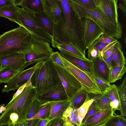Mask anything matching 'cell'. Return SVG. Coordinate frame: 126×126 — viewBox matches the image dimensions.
Masks as SVG:
<instances>
[{
    "mask_svg": "<svg viewBox=\"0 0 126 126\" xmlns=\"http://www.w3.org/2000/svg\"><path fill=\"white\" fill-rule=\"evenodd\" d=\"M15 5L34 13H44L42 0H14Z\"/></svg>",
    "mask_w": 126,
    "mask_h": 126,
    "instance_id": "obj_20",
    "label": "cell"
},
{
    "mask_svg": "<svg viewBox=\"0 0 126 126\" xmlns=\"http://www.w3.org/2000/svg\"><path fill=\"white\" fill-rule=\"evenodd\" d=\"M88 50L87 58L90 60L96 57L100 54V52L94 47H92Z\"/></svg>",
    "mask_w": 126,
    "mask_h": 126,
    "instance_id": "obj_40",
    "label": "cell"
},
{
    "mask_svg": "<svg viewBox=\"0 0 126 126\" xmlns=\"http://www.w3.org/2000/svg\"><path fill=\"white\" fill-rule=\"evenodd\" d=\"M120 8L123 12V13L125 14V15H126V6L124 4L121 3L119 4L118 6V8Z\"/></svg>",
    "mask_w": 126,
    "mask_h": 126,
    "instance_id": "obj_48",
    "label": "cell"
},
{
    "mask_svg": "<svg viewBox=\"0 0 126 126\" xmlns=\"http://www.w3.org/2000/svg\"><path fill=\"white\" fill-rule=\"evenodd\" d=\"M50 121L48 119H40L36 126H46Z\"/></svg>",
    "mask_w": 126,
    "mask_h": 126,
    "instance_id": "obj_45",
    "label": "cell"
},
{
    "mask_svg": "<svg viewBox=\"0 0 126 126\" xmlns=\"http://www.w3.org/2000/svg\"><path fill=\"white\" fill-rule=\"evenodd\" d=\"M19 7L15 4L0 9V17H3L14 22L19 25L18 19Z\"/></svg>",
    "mask_w": 126,
    "mask_h": 126,
    "instance_id": "obj_22",
    "label": "cell"
},
{
    "mask_svg": "<svg viewBox=\"0 0 126 126\" xmlns=\"http://www.w3.org/2000/svg\"><path fill=\"white\" fill-rule=\"evenodd\" d=\"M62 117L57 118L50 121L46 126H63Z\"/></svg>",
    "mask_w": 126,
    "mask_h": 126,
    "instance_id": "obj_41",
    "label": "cell"
},
{
    "mask_svg": "<svg viewBox=\"0 0 126 126\" xmlns=\"http://www.w3.org/2000/svg\"><path fill=\"white\" fill-rule=\"evenodd\" d=\"M64 13L63 20L53 24L51 45L71 43L85 55L86 49L80 37L78 17L69 4V0H60Z\"/></svg>",
    "mask_w": 126,
    "mask_h": 126,
    "instance_id": "obj_1",
    "label": "cell"
},
{
    "mask_svg": "<svg viewBox=\"0 0 126 126\" xmlns=\"http://www.w3.org/2000/svg\"><path fill=\"white\" fill-rule=\"evenodd\" d=\"M53 63L68 99L70 100L78 92L84 90L83 87L79 82L65 67H63L56 63Z\"/></svg>",
    "mask_w": 126,
    "mask_h": 126,
    "instance_id": "obj_10",
    "label": "cell"
},
{
    "mask_svg": "<svg viewBox=\"0 0 126 126\" xmlns=\"http://www.w3.org/2000/svg\"><path fill=\"white\" fill-rule=\"evenodd\" d=\"M18 72L7 67H0V84L7 83Z\"/></svg>",
    "mask_w": 126,
    "mask_h": 126,
    "instance_id": "obj_29",
    "label": "cell"
},
{
    "mask_svg": "<svg viewBox=\"0 0 126 126\" xmlns=\"http://www.w3.org/2000/svg\"><path fill=\"white\" fill-rule=\"evenodd\" d=\"M4 126H19V125L18 124H13L11 125H4Z\"/></svg>",
    "mask_w": 126,
    "mask_h": 126,
    "instance_id": "obj_51",
    "label": "cell"
},
{
    "mask_svg": "<svg viewBox=\"0 0 126 126\" xmlns=\"http://www.w3.org/2000/svg\"><path fill=\"white\" fill-rule=\"evenodd\" d=\"M94 79L101 92L106 91L111 85L110 83L101 78L94 77Z\"/></svg>",
    "mask_w": 126,
    "mask_h": 126,
    "instance_id": "obj_36",
    "label": "cell"
},
{
    "mask_svg": "<svg viewBox=\"0 0 126 126\" xmlns=\"http://www.w3.org/2000/svg\"></svg>",
    "mask_w": 126,
    "mask_h": 126,
    "instance_id": "obj_54",
    "label": "cell"
},
{
    "mask_svg": "<svg viewBox=\"0 0 126 126\" xmlns=\"http://www.w3.org/2000/svg\"><path fill=\"white\" fill-rule=\"evenodd\" d=\"M59 54V52L58 51L53 52L50 58L53 62L56 63L62 67H64L65 66L60 57Z\"/></svg>",
    "mask_w": 126,
    "mask_h": 126,
    "instance_id": "obj_39",
    "label": "cell"
},
{
    "mask_svg": "<svg viewBox=\"0 0 126 126\" xmlns=\"http://www.w3.org/2000/svg\"><path fill=\"white\" fill-rule=\"evenodd\" d=\"M60 54L68 61L85 72L94 77L92 61L90 60H84L71 52L63 49L60 50Z\"/></svg>",
    "mask_w": 126,
    "mask_h": 126,
    "instance_id": "obj_15",
    "label": "cell"
},
{
    "mask_svg": "<svg viewBox=\"0 0 126 126\" xmlns=\"http://www.w3.org/2000/svg\"><path fill=\"white\" fill-rule=\"evenodd\" d=\"M48 102L50 105V112L48 119L51 121L56 118L62 117L64 112L70 106L71 101L68 99Z\"/></svg>",
    "mask_w": 126,
    "mask_h": 126,
    "instance_id": "obj_19",
    "label": "cell"
},
{
    "mask_svg": "<svg viewBox=\"0 0 126 126\" xmlns=\"http://www.w3.org/2000/svg\"><path fill=\"white\" fill-rule=\"evenodd\" d=\"M95 100L100 110L112 109L110 105L111 101L107 91L102 96Z\"/></svg>",
    "mask_w": 126,
    "mask_h": 126,
    "instance_id": "obj_33",
    "label": "cell"
},
{
    "mask_svg": "<svg viewBox=\"0 0 126 126\" xmlns=\"http://www.w3.org/2000/svg\"><path fill=\"white\" fill-rule=\"evenodd\" d=\"M45 61L38 62L25 69L18 72L4 86L1 90L2 92L8 93L11 91L17 90L27 82L34 72L42 65Z\"/></svg>",
    "mask_w": 126,
    "mask_h": 126,
    "instance_id": "obj_11",
    "label": "cell"
},
{
    "mask_svg": "<svg viewBox=\"0 0 126 126\" xmlns=\"http://www.w3.org/2000/svg\"><path fill=\"white\" fill-rule=\"evenodd\" d=\"M44 13L53 24L63 19L64 13L60 0H42Z\"/></svg>",
    "mask_w": 126,
    "mask_h": 126,
    "instance_id": "obj_13",
    "label": "cell"
},
{
    "mask_svg": "<svg viewBox=\"0 0 126 126\" xmlns=\"http://www.w3.org/2000/svg\"><path fill=\"white\" fill-rule=\"evenodd\" d=\"M103 126H126V119L124 116L113 115Z\"/></svg>",
    "mask_w": 126,
    "mask_h": 126,
    "instance_id": "obj_32",
    "label": "cell"
},
{
    "mask_svg": "<svg viewBox=\"0 0 126 126\" xmlns=\"http://www.w3.org/2000/svg\"><path fill=\"white\" fill-rule=\"evenodd\" d=\"M122 1H123L124 4L125 5H126V0H123Z\"/></svg>",
    "mask_w": 126,
    "mask_h": 126,
    "instance_id": "obj_52",
    "label": "cell"
},
{
    "mask_svg": "<svg viewBox=\"0 0 126 126\" xmlns=\"http://www.w3.org/2000/svg\"><path fill=\"white\" fill-rule=\"evenodd\" d=\"M50 43L31 34L26 41L23 53L25 64L22 70L29 66L49 58L53 52Z\"/></svg>",
    "mask_w": 126,
    "mask_h": 126,
    "instance_id": "obj_5",
    "label": "cell"
},
{
    "mask_svg": "<svg viewBox=\"0 0 126 126\" xmlns=\"http://www.w3.org/2000/svg\"><path fill=\"white\" fill-rule=\"evenodd\" d=\"M37 95L34 88L32 85L26 87L20 94L5 106L6 110L0 116V125L18 124L26 120Z\"/></svg>",
    "mask_w": 126,
    "mask_h": 126,
    "instance_id": "obj_2",
    "label": "cell"
},
{
    "mask_svg": "<svg viewBox=\"0 0 126 126\" xmlns=\"http://www.w3.org/2000/svg\"><path fill=\"white\" fill-rule=\"evenodd\" d=\"M94 101L93 99H90L88 94L84 103L79 108L77 109V120L78 126H82L81 123L82 120L86 113L89 107Z\"/></svg>",
    "mask_w": 126,
    "mask_h": 126,
    "instance_id": "obj_27",
    "label": "cell"
},
{
    "mask_svg": "<svg viewBox=\"0 0 126 126\" xmlns=\"http://www.w3.org/2000/svg\"><path fill=\"white\" fill-rule=\"evenodd\" d=\"M32 86L37 95H39L50 88L62 83L55 65L50 58L33 73L31 78Z\"/></svg>",
    "mask_w": 126,
    "mask_h": 126,
    "instance_id": "obj_3",
    "label": "cell"
},
{
    "mask_svg": "<svg viewBox=\"0 0 126 126\" xmlns=\"http://www.w3.org/2000/svg\"><path fill=\"white\" fill-rule=\"evenodd\" d=\"M107 92L111 101L110 105L111 109L115 111L120 110V106L117 86L114 84L111 85Z\"/></svg>",
    "mask_w": 126,
    "mask_h": 126,
    "instance_id": "obj_24",
    "label": "cell"
},
{
    "mask_svg": "<svg viewBox=\"0 0 126 126\" xmlns=\"http://www.w3.org/2000/svg\"><path fill=\"white\" fill-rule=\"evenodd\" d=\"M50 106L49 102L41 104L37 113L30 119H48L50 115Z\"/></svg>",
    "mask_w": 126,
    "mask_h": 126,
    "instance_id": "obj_31",
    "label": "cell"
},
{
    "mask_svg": "<svg viewBox=\"0 0 126 126\" xmlns=\"http://www.w3.org/2000/svg\"><path fill=\"white\" fill-rule=\"evenodd\" d=\"M88 94L84 90L78 92L70 100L71 104L69 106L73 110L78 109L85 101Z\"/></svg>",
    "mask_w": 126,
    "mask_h": 126,
    "instance_id": "obj_26",
    "label": "cell"
},
{
    "mask_svg": "<svg viewBox=\"0 0 126 126\" xmlns=\"http://www.w3.org/2000/svg\"><path fill=\"white\" fill-rule=\"evenodd\" d=\"M34 15L52 39L53 37V24L44 13H34Z\"/></svg>",
    "mask_w": 126,
    "mask_h": 126,
    "instance_id": "obj_25",
    "label": "cell"
},
{
    "mask_svg": "<svg viewBox=\"0 0 126 126\" xmlns=\"http://www.w3.org/2000/svg\"><path fill=\"white\" fill-rule=\"evenodd\" d=\"M112 59V54L107 58L104 59L106 63L110 69L111 68V62Z\"/></svg>",
    "mask_w": 126,
    "mask_h": 126,
    "instance_id": "obj_46",
    "label": "cell"
},
{
    "mask_svg": "<svg viewBox=\"0 0 126 126\" xmlns=\"http://www.w3.org/2000/svg\"><path fill=\"white\" fill-rule=\"evenodd\" d=\"M62 118L63 121V126H74L71 123L68 119L63 117Z\"/></svg>",
    "mask_w": 126,
    "mask_h": 126,
    "instance_id": "obj_47",
    "label": "cell"
},
{
    "mask_svg": "<svg viewBox=\"0 0 126 126\" xmlns=\"http://www.w3.org/2000/svg\"><path fill=\"white\" fill-rule=\"evenodd\" d=\"M99 39L96 41L90 48L94 47L100 52L108 44L100 42L99 41Z\"/></svg>",
    "mask_w": 126,
    "mask_h": 126,
    "instance_id": "obj_42",
    "label": "cell"
},
{
    "mask_svg": "<svg viewBox=\"0 0 126 126\" xmlns=\"http://www.w3.org/2000/svg\"><path fill=\"white\" fill-rule=\"evenodd\" d=\"M0 126H4V125H0Z\"/></svg>",
    "mask_w": 126,
    "mask_h": 126,
    "instance_id": "obj_53",
    "label": "cell"
},
{
    "mask_svg": "<svg viewBox=\"0 0 126 126\" xmlns=\"http://www.w3.org/2000/svg\"><path fill=\"white\" fill-rule=\"evenodd\" d=\"M26 83L20 86L17 90L16 93L13 96L12 99H13L16 97L18 95L20 94L24 90L26 87Z\"/></svg>",
    "mask_w": 126,
    "mask_h": 126,
    "instance_id": "obj_44",
    "label": "cell"
},
{
    "mask_svg": "<svg viewBox=\"0 0 126 126\" xmlns=\"http://www.w3.org/2000/svg\"><path fill=\"white\" fill-rule=\"evenodd\" d=\"M14 4V0H0V9Z\"/></svg>",
    "mask_w": 126,
    "mask_h": 126,
    "instance_id": "obj_43",
    "label": "cell"
},
{
    "mask_svg": "<svg viewBox=\"0 0 126 126\" xmlns=\"http://www.w3.org/2000/svg\"><path fill=\"white\" fill-rule=\"evenodd\" d=\"M76 3L86 8L93 9L96 8L94 0H74Z\"/></svg>",
    "mask_w": 126,
    "mask_h": 126,
    "instance_id": "obj_37",
    "label": "cell"
},
{
    "mask_svg": "<svg viewBox=\"0 0 126 126\" xmlns=\"http://www.w3.org/2000/svg\"><path fill=\"white\" fill-rule=\"evenodd\" d=\"M59 55L65 67L81 83L84 90L88 93L95 94L101 93L94 77L88 75L73 65L63 57L60 53Z\"/></svg>",
    "mask_w": 126,
    "mask_h": 126,
    "instance_id": "obj_9",
    "label": "cell"
},
{
    "mask_svg": "<svg viewBox=\"0 0 126 126\" xmlns=\"http://www.w3.org/2000/svg\"><path fill=\"white\" fill-rule=\"evenodd\" d=\"M55 48H58L59 50L63 49L69 52L82 59L88 60L85 55L83 54L78 49L71 43L60 44L57 45Z\"/></svg>",
    "mask_w": 126,
    "mask_h": 126,
    "instance_id": "obj_30",
    "label": "cell"
},
{
    "mask_svg": "<svg viewBox=\"0 0 126 126\" xmlns=\"http://www.w3.org/2000/svg\"><path fill=\"white\" fill-rule=\"evenodd\" d=\"M18 19L19 25L36 37L51 43V38L34 13L23 8L19 7Z\"/></svg>",
    "mask_w": 126,
    "mask_h": 126,
    "instance_id": "obj_7",
    "label": "cell"
},
{
    "mask_svg": "<svg viewBox=\"0 0 126 126\" xmlns=\"http://www.w3.org/2000/svg\"><path fill=\"white\" fill-rule=\"evenodd\" d=\"M19 125V126H27L26 120L20 123Z\"/></svg>",
    "mask_w": 126,
    "mask_h": 126,
    "instance_id": "obj_50",
    "label": "cell"
},
{
    "mask_svg": "<svg viewBox=\"0 0 126 126\" xmlns=\"http://www.w3.org/2000/svg\"><path fill=\"white\" fill-rule=\"evenodd\" d=\"M126 71L125 66H116L110 69V83H113L121 79Z\"/></svg>",
    "mask_w": 126,
    "mask_h": 126,
    "instance_id": "obj_28",
    "label": "cell"
},
{
    "mask_svg": "<svg viewBox=\"0 0 126 126\" xmlns=\"http://www.w3.org/2000/svg\"><path fill=\"white\" fill-rule=\"evenodd\" d=\"M6 107L4 104L0 105V114L2 113L6 110Z\"/></svg>",
    "mask_w": 126,
    "mask_h": 126,
    "instance_id": "obj_49",
    "label": "cell"
},
{
    "mask_svg": "<svg viewBox=\"0 0 126 126\" xmlns=\"http://www.w3.org/2000/svg\"><path fill=\"white\" fill-rule=\"evenodd\" d=\"M0 67H9L17 72L22 70L25 64L24 55L17 53L0 57Z\"/></svg>",
    "mask_w": 126,
    "mask_h": 126,
    "instance_id": "obj_16",
    "label": "cell"
},
{
    "mask_svg": "<svg viewBox=\"0 0 126 126\" xmlns=\"http://www.w3.org/2000/svg\"><path fill=\"white\" fill-rule=\"evenodd\" d=\"M100 42L107 44H110L114 42L117 40L107 34L104 33L99 39Z\"/></svg>",
    "mask_w": 126,
    "mask_h": 126,
    "instance_id": "obj_38",
    "label": "cell"
},
{
    "mask_svg": "<svg viewBox=\"0 0 126 126\" xmlns=\"http://www.w3.org/2000/svg\"><path fill=\"white\" fill-rule=\"evenodd\" d=\"M122 47V45L119 41L114 46L112 54L111 67L116 66H125L126 59Z\"/></svg>",
    "mask_w": 126,
    "mask_h": 126,
    "instance_id": "obj_21",
    "label": "cell"
},
{
    "mask_svg": "<svg viewBox=\"0 0 126 126\" xmlns=\"http://www.w3.org/2000/svg\"><path fill=\"white\" fill-rule=\"evenodd\" d=\"M96 7L106 20L114 23L118 22L117 0H94Z\"/></svg>",
    "mask_w": 126,
    "mask_h": 126,
    "instance_id": "obj_12",
    "label": "cell"
},
{
    "mask_svg": "<svg viewBox=\"0 0 126 126\" xmlns=\"http://www.w3.org/2000/svg\"><path fill=\"white\" fill-rule=\"evenodd\" d=\"M77 17L81 40L86 49H89L99 39L104 31L91 19Z\"/></svg>",
    "mask_w": 126,
    "mask_h": 126,
    "instance_id": "obj_8",
    "label": "cell"
},
{
    "mask_svg": "<svg viewBox=\"0 0 126 126\" xmlns=\"http://www.w3.org/2000/svg\"><path fill=\"white\" fill-rule=\"evenodd\" d=\"M91 60L94 77L101 78L110 83V69L103 57L100 54Z\"/></svg>",
    "mask_w": 126,
    "mask_h": 126,
    "instance_id": "obj_17",
    "label": "cell"
},
{
    "mask_svg": "<svg viewBox=\"0 0 126 126\" xmlns=\"http://www.w3.org/2000/svg\"><path fill=\"white\" fill-rule=\"evenodd\" d=\"M100 110L95 100L94 101L89 107L87 113L82 120L81 126L84 124L88 118Z\"/></svg>",
    "mask_w": 126,
    "mask_h": 126,
    "instance_id": "obj_35",
    "label": "cell"
},
{
    "mask_svg": "<svg viewBox=\"0 0 126 126\" xmlns=\"http://www.w3.org/2000/svg\"><path fill=\"white\" fill-rule=\"evenodd\" d=\"M36 99L41 104L52 101L69 100L62 83L50 88L40 95H37Z\"/></svg>",
    "mask_w": 126,
    "mask_h": 126,
    "instance_id": "obj_14",
    "label": "cell"
},
{
    "mask_svg": "<svg viewBox=\"0 0 126 126\" xmlns=\"http://www.w3.org/2000/svg\"><path fill=\"white\" fill-rule=\"evenodd\" d=\"M69 2L78 17L91 19L103 30L104 33L111 37L117 39L122 37L123 27L119 21L116 23H114L106 20L100 13L97 8L93 9L86 8L76 3L74 0H69Z\"/></svg>",
    "mask_w": 126,
    "mask_h": 126,
    "instance_id": "obj_4",
    "label": "cell"
},
{
    "mask_svg": "<svg viewBox=\"0 0 126 126\" xmlns=\"http://www.w3.org/2000/svg\"><path fill=\"white\" fill-rule=\"evenodd\" d=\"M30 34L20 26L0 35V57L15 53L23 54L25 43Z\"/></svg>",
    "mask_w": 126,
    "mask_h": 126,
    "instance_id": "obj_6",
    "label": "cell"
},
{
    "mask_svg": "<svg viewBox=\"0 0 126 126\" xmlns=\"http://www.w3.org/2000/svg\"><path fill=\"white\" fill-rule=\"evenodd\" d=\"M77 110H73L69 106L64 112L63 117L67 119L74 126H78L77 120Z\"/></svg>",
    "mask_w": 126,
    "mask_h": 126,
    "instance_id": "obj_34",
    "label": "cell"
},
{
    "mask_svg": "<svg viewBox=\"0 0 126 126\" xmlns=\"http://www.w3.org/2000/svg\"><path fill=\"white\" fill-rule=\"evenodd\" d=\"M113 109L101 110L88 118L82 126H103L114 114Z\"/></svg>",
    "mask_w": 126,
    "mask_h": 126,
    "instance_id": "obj_18",
    "label": "cell"
},
{
    "mask_svg": "<svg viewBox=\"0 0 126 126\" xmlns=\"http://www.w3.org/2000/svg\"><path fill=\"white\" fill-rule=\"evenodd\" d=\"M117 89L120 106L121 115L126 116V78H125Z\"/></svg>",
    "mask_w": 126,
    "mask_h": 126,
    "instance_id": "obj_23",
    "label": "cell"
}]
</instances>
